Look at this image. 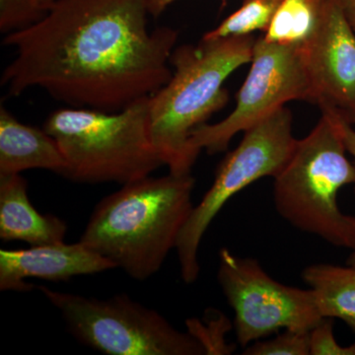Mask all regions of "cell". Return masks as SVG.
Instances as JSON below:
<instances>
[{
  "label": "cell",
  "mask_w": 355,
  "mask_h": 355,
  "mask_svg": "<svg viewBox=\"0 0 355 355\" xmlns=\"http://www.w3.org/2000/svg\"><path fill=\"white\" fill-rule=\"evenodd\" d=\"M333 326V319L324 318L310 331V355H355V343L349 347L338 345Z\"/></svg>",
  "instance_id": "d6986e66"
},
{
  "label": "cell",
  "mask_w": 355,
  "mask_h": 355,
  "mask_svg": "<svg viewBox=\"0 0 355 355\" xmlns=\"http://www.w3.org/2000/svg\"><path fill=\"white\" fill-rule=\"evenodd\" d=\"M312 104L355 123V34L338 0H324L316 30L303 44Z\"/></svg>",
  "instance_id": "30bf717a"
},
{
  "label": "cell",
  "mask_w": 355,
  "mask_h": 355,
  "mask_svg": "<svg viewBox=\"0 0 355 355\" xmlns=\"http://www.w3.org/2000/svg\"><path fill=\"white\" fill-rule=\"evenodd\" d=\"M116 268L83 243L37 245L27 249L0 251V291L27 292L26 279L69 282L78 275H95Z\"/></svg>",
  "instance_id": "8fae6325"
},
{
  "label": "cell",
  "mask_w": 355,
  "mask_h": 355,
  "mask_svg": "<svg viewBox=\"0 0 355 355\" xmlns=\"http://www.w3.org/2000/svg\"><path fill=\"white\" fill-rule=\"evenodd\" d=\"M39 291L60 312L78 342L108 355H202L205 347L191 333L177 330L157 311L125 294L102 300Z\"/></svg>",
  "instance_id": "8992f818"
},
{
  "label": "cell",
  "mask_w": 355,
  "mask_h": 355,
  "mask_svg": "<svg viewBox=\"0 0 355 355\" xmlns=\"http://www.w3.org/2000/svg\"><path fill=\"white\" fill-rule=\"evenodd\" d=\"M46 12L40 0H0V31L6 35L24 29Z\"/></svg>",
  "instance_id": "ac0fdd59"
},
{
  "label": "cell",
  "mask_w": 355,
  "mask_h": 355,
  "mask_svg": "<svg viewBox=\"0 0 355 355\" xmlns=\"http://www.w3.org/2000/svg\"><path fill=\"white\" fill-rule=\"evenodd\" d=\"M251 69L237 94L232 113L191 133L196 150L210 155L227 150L237 133L245 132L291 101H312L302 46L270 43L263 36L254 44Z\"/></svg>",
  "instance_id": "9c48e42d"
},
{
  "label": "cell",
  "mask_w": 355,
  "mask_h": 355,
  "mask_svg": "<svg viewBox=\"0 0 355 355\" xmlns=\"http://www.w3.org/2000/svg\"><path fill=\"white\" fill-rule=\"evenodd\" d=\"M43 128L62 149V177L77 183H132L164 166L150 132V97L116 113L84 108L58 109Z\"/></svg>",
  "instance_id": "277c9868"
},
{
  "label": "cell",
  "mask_w": 355,
  "mask_h": 355,
  "mask_svg": "<svg viewBox=\"0 0 355 355\" xmlns=\"http://www.w3.org/2000/svg\"><path fill=\"white\" fill-rule=\"evenodd\" d=\"M32 169L49 170L62 176L67 161L55 137L44 128L18 121L0 107V175L21 174Z\"/></svg>",
  "instance_id": "4fadbf2b"
},
{
  "label": "cell",
  "mask_w": 355,
  "mask_h": 355,
  "mask_svg": "<svg viewBox=\"0 0 355 355\" xmlns=\"http://www.w3.org/2000/svg\"><path fill=\"white\" fill-rule=\"evenodd\" d=\"M175 1L176 0H148L149 14L153 17H158Z\"/></svg>",
  "instance_id": "7402d4cb"
},
{
  "label": "cell",
  "mask_w": 355,
  "mask_h": 355,
  "mask_svg": "<svg viewBox=\"0 0 355 355\" xmlns=\"http://www.w3.org/2000/svg\"><path fill=\"white\" fill-rule=\"evenodd\" d=\"M296 141L292 132L291 111L286 106L245 130L239 146L221 161L214 184L193 207L178 238V260L186 284H193L198 279L200 243L222 207L258 180L275 179L291 159Z\"/></svg>",
  "instance_id": "52a82bcc"
},
{
  "label": "cell",
  "mask_w": 355,
  "mask_h": 355,
  "mask_svg": "<svg viewBox=\"0 0 355 355\" xmlns=\"http://www.w3.org/2000/svg\"><path fill=\"white\" fill-rule=\"evenodd\" d=\"M195 184L191 174L172 173L123 184L96 205L79 242L144 282L176 249Z\"/></svg>",
  "instance_id": "7a4b0ae2"
},
{
  "label": "cell",
  "mask_w": 355,
  "mask_h": 355,
  "mask_svg": "<svg viewBox=\"0 0 355 355\" xmlns=\"http://www.w3.org/2000/svg\"><path fill=\"white\" fill-rule=\"evenodd\" d=\"M217 279L234 311L238 343L246 347L284 330L311 331L324 319L311 289L287 286L273 279L253 258L223 248Z\"/></svg>",
  "instance_id": "ba28073f"
},
{
  "label": "cell",
  "mask_w": 355,
  "mask_h": 355,
  "mask_svg": "<svg viewBox=\"0 0 355 355\" xmlns=\"http://www.w3.org/2000/svg\"><path fill=\"white\" fill-rule=\"evenodd\" d=\"M331 114L335 116L336 125H338V130H340V135H342L345 148H347V153L354 158V162L352 163H354L355 168V130L352 128V125H350L347 121L343 120V118L335 113ZM354 184L355 191V182Z\"/></svg>",
  "instance_id": "ffe728a7"
},
{
  "label": "cell",
  "mask_w": 355,
  "mask_h": 355,
  "mask_svg": "<svg viewBox=\"0 0 355 355\" xmlns=\"http://www.w3.org/2000/svg\"><path fill=\"white\" fill-rule=\"evenodd\" d=\"M284 0H243L241 7L202 38L220 39L266 33Z\"/></svg>",
  "instance_id": "2e32d148"
},
{
  "label": "cell",
  "mask_w": 355,
  "mask_h": 355,
  "mask_svg": "<svg viewBox=\"0 0 355 355\" xmlns=\"http://www.w3.org/2000/svg\"><path fill=\"white\" fill-rule=\"evenodd\" d=\"M347 265L355 266V248L349 254V258L347 259Z\"/></svg>",
  "instance_id": "cb8c5ba5"
},
{
  "label": "cell",
  "mask_w": 355,
  "mask_h": 355,
  "mask_svg": "<svg viewBox=\"0 0 355 355\" xmlns=\"http://www.w3.org/2000/svg\"><path fill=\"white\" fill-rule=\"evenodd\" d=\"M302 279L322 317L342 320L355 333V266L316 263L305 268Z\"/></svg>",
  "instance_id": "5bb4252c"
},
{
  "label": "cell",
  "mask_w": 355,
  "mask_h": 355,
  "mask_svg": "<svg viewBox=\"0 0 355 355\" xmlns=\"http://www.w3.org/2000/svg\"><path fill=\"white\" fill-rule=\"evenodd\" d=\"M254 42L253 35L202 38L173 51L171 78L150 97L151 137L169 173L191 174L200 153L191 146V133L227 105L224 83L251 62Z\"/></svg>",
  "instance_id": "3957f363"
},
{
  "label": "cell",
  "mask_w": 355,
  "mask_h": 355,
  "mask_svg": "<svg viewBox=\"0 0 355 355\" xmlns=\"http://www.w3.org/2000/svg\"><path fill=\"white\" fill-rule=\"evenodd\" d=\"M334 114L322 112L316 127L297 139L286 167L275 178L273 202L284 220L334 246L354 250L355 216L338 207V191L355 182L354 163Z\"/></svg>",
  "instance_id": "5b68a950"
},
{
  "label": "cell",
  "mask_w": 355,
  "mask_h": 355,
  "mask_svg": "<svg viewBox=\"0 0 355 355\" xmlns=\"http://www.w3.org/2000/svg\"><path fill=\"white\" fill-rule=\"evenodd\" d=\"M345 19L355 34V0H338Z\"/></svg>",
  "instance_id": "44dd1931"
},
{
  "label": "cell",
  "mask_w": 355,
  "mask_h": 355,
  "mask_svg": "<svg viewBox=\"0 0 355 355\" xmlns=\"http://www.w3.org/2000/svg\"><path fill=\"white\" fill-rule=\"evenodd\" d=\"M324 0H284L263 37L270 43L303 46L316 30Z\"/></svg>",
  "instance_id": "9a60e30c"
},
{
  "label": "cell",
  "mask_w": 355,
  "mask_h": 355,
  "mask_svg": "<svg viewBox=\"0 0 355 355\" xmlns=\"http://www.w3.org/2000/svg\"><path fill=\"white\" fill-rule=\"evenodd\" d=\"M67 224L53 214H41L28 196L27 181L20 174L0 175V238L30 246L64 242Z\"/></svg>",
  "instance_id": "7c38bea8"
},
{
  "label": "cell",
  "mask_w": 355,
  "mask_h": 355,
  "mask_svg": "<svg viewBox=\"0 0 355 355\" xmlns=\"http://www.w3.org/2000/svg\"><path fill=\"white\" fill-rule=\"evenodd\" d=\"M55 0H40V3H41L42 7L44 9V10H48L49 7L51 6V4L55 2Z\"/></svg>",
  "instance_id": "603a6c76"
},
{
  "label": "cell",
  "mask_w": 355,
  "mask_h": 355,
  "mask_svg": "<svg viewBox=\"0 0 355 355\" xmlns=\"http://www.w3.org/2000/svg\"><path fill=\"white\" fill-rule=\"evenodd\" d=\"M310 331L284 330L270 340L248 345L245 355H310Z\"/></svg>",
  "instance_id": "e0dca14e"
},
{
  "label": "cell",
  "mask_w": 355,
  "mask_h": 355,
  "mask_svg": "<svg viewBox=\"0 0 355 355\" xmlns=\"http://www.w3.org/2000/svg\"><path fill=\"white\" fill-rule=\"evenodd\" d=\"M148 0H55L34 24L6 35L15 58L1 84L17 97L43 89L72 108L116 113L171 78L179 33L148 29Z\"/></svg>",
  "instance_id": "6da1fadb"
}]
</instances>
